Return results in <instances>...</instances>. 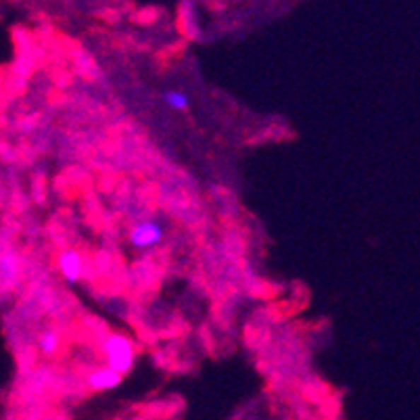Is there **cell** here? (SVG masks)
I'll return each instance as SVG.
<instances>
[{
    "label": "cell",
    "mask_w": 420,
    "mask_h": 420,
    "mask_svg": "<svg viewBox=\"0 0 420 420\" xmlns=\"http://www.w3.org/2000/svg\"><path fill=\"white\" fill-rule=\"evenodd\" d=\"M103 356H105V364L109 368H113L115 373H119L122 376L128 374L134 366V360H136V351H134V345L128 337L124 334H109L103 345Z\"/></svg>",
    "instance_id": "6da1fadb"
},
{
    "label": "cell",
    "mask_w": 420,
    "mask_h": 420,
    "mask_svg": "<svg viewBox=\"0 0 420 420\" xmlns=\"http://www.w3.org/2000/svg\"><path fill=\"white\" fill-rule=\"evenodd\" d=\"M128 238L134 249H151L163 240V226L155 220H144L132 226Z\"/></svg>",
    "instance_id": "7a4b0ae2"
},
{
    "label": "cell",
    "mask_w": 420,
    "mask_h": 420,
    "mask_svg": "<svg viewBox=\"0 0 420 420\" xmlns=\"http://www.w3.org/2000/svg\"><path fill=\"white\" fill-rule=\"evenodd\" d=\"M59 270L63 274V279L67 280L69 284L78 282L82 279V272H84V259L78 251L74 249H67L59 255Z\"/></svg>",
    "instance_id": "3957f363"
},
{
    "label": "cell",
    "mask_w": 420,
    "mask_h": 420,
    "mask_svg": "<svg viewBox=\"0 0 420 420\" xmlns=\"http://www.w3.org/2000/svg\"><path fill=\"white\" fill-rule=\"evenodd\" d=\"M88 385L94 391H111L122 385V374L115 373L109 366H103V368H96L94 373L88 374Z\"/></svg>",
    "instance_id": "277c9868"
},
{
    "label": "cell",
    "mask_w": 420,
    "mask_h": 420,
    "mask_svg": "<svg viewBox=\"0 0 420 420\" xmlns=\"http://www.w3.org/2000/svg\"><path fill=\"white\" fill-rule=\"evenodd\" d=\"M19 274V262L15 255L4 253L0 255V282H13Z\"/></svg>",
    "instance_id": "5b68a950"
},
{
    "label": "cell",
    "mask_w": 420,
    "mask_h": 420,
    "mask_svg": "<svg viewBox=\"0 0 420 420\" xmlns=\"http://www.w3.org/2000/svg\"><path fill=\"white\" fill-rule=\"evenodd\" d=\"M163 103L170 107V109H174V111H185L188 109V105H190V100H188V96L182 91H168V93H163Z\"/></svg>",
    "instance_id": "8992f818"
},
{
    "label": "cell",
    "mask_w": 420,
    "mask_h": 420,
    "mask_svg": "<svg viewBox=\"0 0 420 420\" xmlns=\"http://www.w3.org/2000/svg\"><path fill=\"white\" fill-rule=\"evenodd\" d=\"M38 345H40V349H42L45 354H54L57 347H59V334L52 332V330L42 332L40 339H38Z\"/></svg>",
    "instance_id": "52a82bcc"
}]
</instances>
